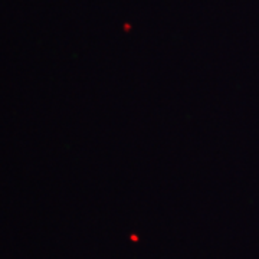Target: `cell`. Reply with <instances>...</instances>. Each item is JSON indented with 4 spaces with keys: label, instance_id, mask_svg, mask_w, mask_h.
I'll list each match as a JSON object with an SVG mask.
<instances>
[]
</instances>
